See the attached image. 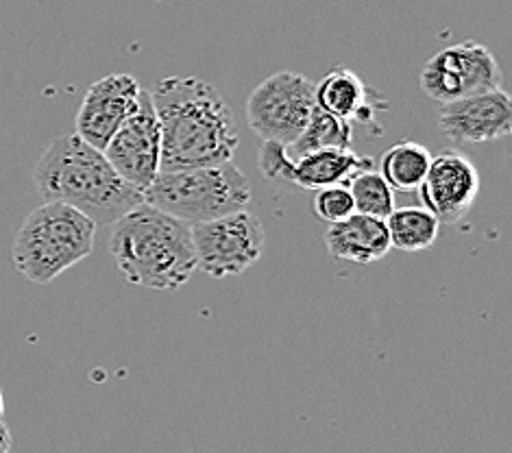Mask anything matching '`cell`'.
<instances>
[{"instance_id":"1","label":"cell","mask_w":512,"mask_h":453,"mask_svg":"<svg viewBox=\"0 0 512 453\" xmlns=\"http://www.w3.org/2000/svg\"><path fill=\"white\" fill-rule=\"evenodd\" d=\"M162 131L160 173L231 162L238 131L214 85L199 77H168L151 92Z\"/></svg>"},{"instance_id":"2","label":"cell","mask_w":512,"mask_h":453,"mask_svg":"<svg viewBox=\"0 0 512 453\" xmlns=\"http://www.w3.org/2000/svg\"><path fill=\"white\" fill-rule=\"evenodd\" d=\"M33 181L42 201L77 207L96 225H112L144 201L142 192L116 173L105 153L77 133L51 142L35 164Z\"/></svg>"},{"instance_id":"3","label":"cell","mask_w":512,"mask_h":453,"mask_svg":"<svg viewBox=\"0 0 512 453\" xmlns=\"http://www.w3.org/2000/svg\"><path fill=\"white\" fill-rule=\"evenodd\" d=\"M109 253L129 284L151 290H177L197 271L190 225L144 201L114 220Z\"/></svg>"},{"instance_id":"4","label":"cell","mask_w":512,"mask_h":453,"mask_svg":"<svg viewBox=\"0 0 512 453\" xmlns=\"http://www.w3.org/2000/svg\"><path fill=\"white\" fill-rule=\"evenodd\" d=\"M96 227L77 207L44 201L24 218L14 238L16 271L33 284H51L92 253Z\"/></svg>"},{"instance_id":"5","label":"cell","mask_w":512,"mask_h":453,"mask_svg":"<svg viewBox=\"0 0 512 453\" xmlns=\"http://www.w3.org/2000/svg\"><path fill=\"white\" fill-rule=\"evenodd\" d=\"M144 203L173 214L188 225L245 210L251 186L234 162L166 170L142 192Z\"/></svg>"},{"instance_id":"6","label":"cell","mask_w":512,"mask_h":453,"mask_svg":"<svg viewBox=\"0 0 512 453\" xmlns=\"http://www.w3.org/2000/svg\"><path fill=\"white\" fill-rule=\"evenodd\" d=\"M197 268L214 279L236 277L258 264L266 244L258 216L238 210L203 223H192Z\"/></svg>"},{"instance_id":"7","label":"cell","mask_w":512,"mask_h":453,"mask_svg":"<svg viewBox=\"0 0 512 453\" xmlns=\"http://www.w3.org/2000/svg\"><path fill=\"white\" fill-rule=\"evenodd\" d=\"M314 105V83L279 70L251 92L245 114L255 136L290 146L306 129Z\"/></svg>"},{"instance_id":"8","label":"cell","mask_w":512,"mask_h":453,"mask_svg":"<svg viewBox=\"0 0 512 453\" xmlns=\"http://www.w3.org/2000/svg\"><path fill=\"white\" fill-rule=\"evenodd\" d=\"M421 88L436 103L502 88V70L489 48L462 42L436 53L421 70Z\"/></svg>"},{"instance_id":"9","label":"cell","mask_w":512,"mask_h":453,"mask_svg":"<svg viewBox=\"0 0 512 453\" xmlns=\"http://www.w3.org/2000/svg\"><path fill=\"white\" fill-rule=\"evenodd\" d=\"M260 170L266 179L288 181L303 190H321L336 183H347L364 168H373L371 157L358 155L351 149H314L290 159L286 146L264 140L260 149Z\"/></svg>"},{"instance_id":"10","label":"cell","mask_w":512,"mask_h":453,"mask_svg":"<svg viewBox=\"0 0 512 453\" xmlns=\"http://www.w3.org/2000/svg\"><path fill=\"white\" fill-rule=\"evenodd\" d=\"M103 153L116 173L140 192L160 175L162 131L149 90L142 88L136 112L118 127Z\"/></svg>"},{"instance_id":"11","label":"cell","mask_w":512,"mask_h":453,"mask_svg":"<svg viewBox=\"0 0 512 453\" xmlns=\"http://www.w3.org/2000/svg\"><path fill=\"white\" fill-rule=\"evenodd\" d=\"M417 190L423 207H428L441 225H456L469 214L480 194L478 168L465 153L443 151L432 157Z\"/></svg>"},{"instance_id":"12","label":"cell","mask_w":512,"mask_h":453,"mask_svg":"<svg viewBox=\"0 0 512 453\" xmlns=\"http://www.w3.org/2000/svg\"><path fill=\"white\" fill-rule=\"evenodd\" d=\"M140 92V83L127 72H114L92 83L77 112L75 133L103 151L118 127L136 112Z\"/></svg>"},{"instance_id":"13","label":"cell","mask_w":512,"mask_h":453,"mask_svg":"<svg viewBox=\"0 0 512 453\" xmlns=\"http://www.w3.org/2000/svg\"><path fill=\"white\" fill-rule=\"evenodd\" d=\"M438 122L456 144L495 142L512 133V101L502 88L469 94L443 103Z\"/></svg>"},{"instance_id":"14","label":"cell","mask_w":512,"mask_h":453,"mask_svg":"<svg viewBox=\"0 0 512 453\" xmlns=\"http://www.w3.org/2000/svg\"><path fill=\"white\" fill-rule=\"evenodd\" d=\"M314 103L327 114L360 125H373L377 112L386 109V101L347 68H334L319 85H314Z\"/></svg>"},{"instance_id":"15","label":"cell","mask_w":512,"mask_h":453,"mask_svg":"<svg viewBox=\"0 0 512 453\" xmlns=\"http://www.w3.org/2000/svg\"><path fill=\"white\" fill-rule=\"evenodd\" d=\"M325 244L334 260L367 266L393 249L384 218L353 212L349 218L332 223L325 234Z\"/></svg>"},{"instance_id":"16","label":"cell","mask_w":512,"mask_h":453,"mask_svg":"<svg viewBox=\"0 0 512 453\" xmlns=\"http://www.w3.org/2000/svg\"><path fill=\"white\" fill-rule=\"evenodd\" d=\"M390 247L417 253L428 251L438 238L441 231V220H438L428 207H399L386 218Z\"/></svg>"},{"instance_id":"17","label":"cell","mask_w":512,"mask_h":453,"mask_svg":"<svg viewBox=\"0 0 512 453\" xmlns=\"http://www.w3.org/2000/svg\"><path fill=\"white\" fill-rule=\"evenodd\" d=\"M430 162L432 155L423 144L401 140L384 151L380 173L393 190L410 192L421 186V181L430 168Z\"/></svg>"},{"instance_id":"18","label":"cell","mask_w":512,"mask_h":453,"mask_svg":"<svg viewBox=\"0 0 512 453\" xmlns=\"http://www.w3.org/2000/svg\"><path fill=\"white\" fill-rule=\"evenodd\" d=\"M353 140V127L351 122L327 114L325 109L314 105L306 129L301 136L290 144L295 155H301L314 149H329V146H338V149H351Z\"/></svg>"},{"instance_id":"19","label":"cell","mask_w":512,"mask_h":453,"mask_svg":"<svg viewBox=\"0 0 512 453\" xmlns=\"http://www.w3.org/2000/svg\"><path fill=\"white\" fill-rule=\"evenodd\" d=\"M347 188L353 197L358 214H367L375 218H388L395 210V190L388 186L380 170L364 168L347 181Z\"/></svg>"},{"instance_id":"20","label":"cell","mask_w":512,"mask_h":453,"mask_svg":"<svg viewBox=\"0 0 512 453\" xmlns=\"http://www.w3.org/2000/svg\"><path fill=\"white\" fill-rule=\"evenodd\" d=\"M314 212L329 225L340 223V220H345L356 212V205H353V197L347 183H336V186L316 190Z\"/></svg>"},{"instance_id":"21","label":"cell","mask_w":512,"mask_h":453,"mask_svg":"<svg viewBox=\"0 0 512 453\" xmlns=\"http://www.w3.org/2000/svg\"><path fill=\"white\" fill-rule=\"evenodd\" d=\"M11 449V432L9 427L0 421V453H7Z\"/></svg>"},{"instance_id":"22","label":"cell","mask_w":512,"mask_h":453,"mask_svg":"<svg viewBox=\"0 0 512 453\" xmlns=\"http://www.w3.org/2000/svg\"><path fill=\"white\" fill-rule=\"evenodd\" d=\"M5 414V399H3V393H0V416Z\"/></svg>"}]
</instances>
